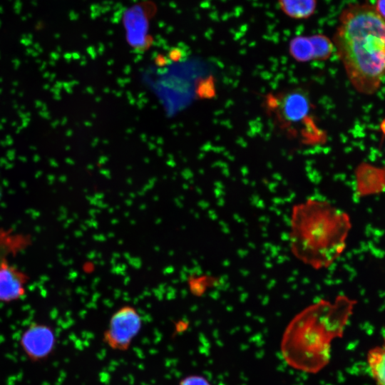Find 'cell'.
Returning a JSON list of instances; mask_svg holds the SVG:
<instances>
[{"label":"cell","instance_id":"obj_1","mask_svg":"<svg viewBox=\"0 0 385 385\" xmlns=\"http://www.w3.org/2000/svg\"><path fill=\"white\" fill-rule=\"evenodd\" d=\"M356 304L354 299L341 294L333 301L319 299L298 312L282 337L285 363L307 374L322 371L330 361L332 342L342 337Z\"/></svg>","mask_w":385,"mask_h":385},{"label":"cell","instance_id":"obj_2","mask_svg":"<svg viewBox=\"0 0 385 385\" xmlns=\"http://www.w3.org/2000/svg\"><path fill=\"white\" fill-rule=\"evenodd\" d=\"M347 78L359 93H376L385 79V20L374 5L344 8L332 39Z\"/></svg>","mask_w":385,"mask_h":385},{"label":"cell","instance_id":"obj_3","mask_svg":"<svg viewBox=\"0 0 385 385\" xmlns=\"http://www.w3.org/2000/svg\"><path fill=\"white\" fill-rule=\"evenodd\" d=\"M351 228L347 212L321 197L294 205L289 217L292 255L316 270L331 267L344 253Z\"/></svg>","mask_w":385,"mask_h":385},{"label":"cell","instance_id":"obj_4","mask_svg":"<svg viewBox=\"0 0 385 385\" xmlns=\"http://www.w3.org/2000/svg\"><path fill=\"white\" fill-rule=\"evenodd\" d=\"M268 111L274 117L279 127L291 134L301 132L302 138L314 140L315 131L320 133L314 123L313 105L308 93L302 88H293L270 94L266 100Z\"/></svg>","mask_w":385,"mask_h":385},{"label":"cell","instance_id":"obj_5","mask_svg":"<svg viewBox=\"0 0 385 385\" xmlns=\"http://www.w3.org/2000/svg\"><path fill=\"white\" fill-rule=\"evenodd\" d=\"M143 321L138 310L124 305L111 316L103 332V341L111 349L126 351L141 329Z\"/></svg>","mask_w":385,"mask_h":385},{"label":"cell","instance_id":"obj_6","mask_svg":"<svg viewBox=\"0 0 385 385\" xmlns=\"http://www.w3.org/2000/svg\"><path fill=\"white\" fill-rule=\"evenodd\" d=\"M56 344V337L53 329L43 322L31 323L19 337L22 351L29 360L36 362L47 359Z\"/></svg>","mask_w":385,"mask_h":385},{"label":"cell","instance_id":"obj_7","mask_svg":"<svg viewBox=\"0 0 385 385\" xmlns=\"http://www.w3.org/2000/svg\"><path fill=\"white\" fill-rule=\"evenodd\" d=\"M29 276L19 267L5 261L0 265V303L8 304L22 298L26 293Z\"/></svg>","mask_w":385,"mask_h":385},{"label":"cell","instance_id":"obj_8","mask_svg":"<svg viewBox=\"0 0 385 385\" xmlns=\"http://www.w3.org/2000/svg\"><path fill=\"white\" fill-rule=\"evenodd\" d=\"M385 190V175L382 173L359 171L356 176L354 195L359 198L379 195Z\"/></svg>","mask_w":385,"mask_h":385},{"label":"cell","instance_id":"obj_9","mask_svg":"<svg viewBox=\"0 0 385 385\" xmlns=\"http://www.w3.org/2000/svg\"><path fill=\"white\" fill-rule=\"evenodd\" d=\"M31 243V237L28 235L16 234L11 230L0 227V265L9 261V257L28 247Z\"/></svg>","mask_w":385,"mask_h":385},{"label":"cell","instance_id":"obj_10","mask_svg":"<svg viewBox=\"0 0 385 385\" xmlns=\"http://www.w3.org/2000/svg\"><path fill=\"white\" fill-rule=\"evenodd\" d=\"M281 11L297 20L307 19L315 12L317 0H278Z\"/></svg>","mask_w":385,"mask_h":385},{"label":"cell","instance_id":"obj_11","mask_svg":"<svg viewBox=\"0 0 385 385\" xmlns=\"http://www.w3.org/2000/svg\"><path fill=\"white\" fill-rule=\"evenodd\" d=\"M367 364L376 385H385V345L371 349L367 354Z\"/></svg>","mask_w":385,"mask_h":385},{"label":"cell","instance_id":"obj_12","mask_svg":"<svg viewBox=\"0 0 385 385\" xmlns=\"http://www.w3.org/2000/svg\"><path fill=\"white\" fill-rule=\"evenodd\" d=\"M289 52L298 62L313 61V46L309 36H297L292 38L289 43Z\"/></svg>","mask_w":385,"mask_h":385},{"label":"cell","instance_id":"obj_13","mask_svg":"<svg viewBox=\"0 0 385 385\" xmlns=\"http://www.w3.org/2000/svg\"><path fill=\"white\" fill-rule=\"evenodd\" d=\"M313 46V61H323L330 58L334 51L332 40L322 34L309 36Z\"/></svg>","mask_w":385,"mask_h":385},{"label":"cell","instance_id":"obj_14","mask_svg":"<svg viewBox=\"0 0 385 385\" xmlns=\"http://www.w3.org/2000/svg\"><path fill=\"white\" fill-rule=\"evenodd\" d=\"M211 282V278L205 276L193 278L190 282V287L193 289L194 294L198 295L202 294L206 291L207 287V282Z\"/></svg>","mask_w":385,"mask_h":385},{"label":"cell","instance_id":"obj_15","mask_svg":"<svg viewBox=\"0 0 385 385\" xmlns=\"http://www.w3.org/2000/svg\"><path fill=\"white\" fill-rule=\"evenodd\" d=\"M179 385H211V384L201 375L192 374L182 379Z\"/></svg>","mask_w":385,"mask_h":385},{"label":"cell","instance_id":"obj_16","mask_svg":"<svg viewBox=\"0 0 385 385\" xmlns=\"http://www.w3.org/2000/svg\"><path fill=\"white\" fill-rule=\"evenodd\" d=\"M374 6L376 12L385 20V0H376Z\"/></svg>","mask_w":385,"mask_h":385},{"label":"cell","instance_id":"obj_17","mask_svg":"<svg viewBox=\"0 0 385 385\" xmlns=\"http://www.w3.org/2000/svg\"><path fill=\"white\" fill-rule=\"evenodd\" d=\"M0 197H1V191H0Z\"/></svg>","mask_w":385,"mask_h":385}]
</instances>
